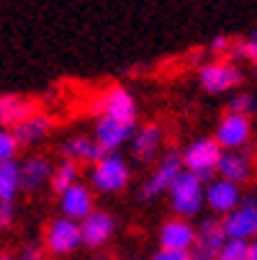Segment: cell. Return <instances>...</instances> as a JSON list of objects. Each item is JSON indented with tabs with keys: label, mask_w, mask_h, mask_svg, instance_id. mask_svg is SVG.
Masks as SVG:
<instances>
[{
	"label": "cell",
	"mask_w": 257,
	"mask_h": 260,
	"mask_svg": "<svg viewBox=\"0 0 257 260\" xmlns=\"http://www.w3.org/2000/svg\"><path fill=\"white\" fill-rule=\"evenodd\" d=\"M78 162H72V160H59L54 165V175H52V183H49V188L57 193V196H64L72 185H78Z\"/></svg>",
	"instance_id": "23"
},
{
	"label": "cell",
	"mask_w": 257,
	"mask_h": 260,
	"mask_svg": "<svg viewBox=\"0 0 257 260\" xmlns=\"http://www.w3.org/2000/svg\"><path fill=\"white\" fill-rule=\"evenodd\" d=\"M254 152H257V137H254Z\"/></svg>",
	"instance_id": "35"
},
{
	"label": "cell",
	"mask_w": 257,
	"mask_h": 260,
	"mask_svg": "<svg viewBox=\"0 0 257 260\" xmlns=\"http://www.w3.org/2000/svg\"><path fill=\"white\" fill-rule=\"evenodd\" d=\"M218 260H222V257H218Z\"/></svg>",
	"instance_id": "36"
},
{
	"label": "cell",
	"mask_w": 257,
	"mask_h": 260,
	"mask_svg": "<svg viewBox=\"0 0 257 260\" xmlns=\"http://www.w3.org/2000/svg\"><path fill=\"white\" fill-rule=\"evenodd\" d=\"M186 173L182 165V155L180 152H165L157 162V168L152 170V175L141 183L139 188V201H155L162 193H170V188L175 185V180Z\"/></svg>",
	"instance_id": "4"
},
{
	"label": "cell",
	"mask_w": 257,
	"mask_h": 260,
	"mask_svg": "<svg viewBox=\"0 0 257 260\" xmlns=\"http://www.w3.org/2000/svg\"><path fill=\"white\" fill-rule=\"evenodd\" d=\"M162 139H165V134H162V129L157 124H141L136 129L134 139H131V155H134V160H139V162L155 160L160 155V150H162Z\"/></svg>",
	"instance_id": "19"
},
{
	"label": "cell",
	"mask_w": 257,
	"mask_h": 260,
	"mask_svg": "<svg viewBox=\"0 0 257 260\" xmlns=\"http://www.w3.org/2000/svg\"><path fill=\"white\" fill-rule=\"evenodd\" d=\"M232 47H234V39L227 36V34H218V36H213V39L208 42V52L211 54H229Z\"/></svg>",
	"instance_id": "28"
},
{
	"label": "cell",
	"mask_w": 257,
	"mask_h": 260,
	"mask_svg": "<svg viewBox=\"0 0 257 260\" xmlns=\"http://www.w3.org/2000/svg\"><path fill=\"white\" fill-rule=\"evenodd\" d=\"M13 204H0V224L3 227H8L11 221H13Z\"/></svg>",
	"instance_id": "31"
},
{
	"label": "cell",
	"mask_w": 257,
	"mask_h": 260,
	"mask_svg": "<svg viewBox=\"0 0 257 260\" xmlns=\"http://www.w3.org/2000/svg\"><path fill=\"white\" fill-rule=\"evenodd\" d=\"M244 75L242 70L237 67V62L232 59H213V62H206L201 64L198 70V83L206 93H227L237 85H242Z\"/></svg>",
	"instance_id": "6"
},
{
	"label": "cell",
	"mask_w": 257,
	"mask_h": 260,
	"mask_svg": "<svg viewBox=\"0 0 257 260\" xmlns=\"http://www.w3.org/2000/svg\"><path fill=\"white\" fill-rule=\"evenodd\" d=\"M18 260H44V252H42V245L39 242H26L18 252Z\"/></svg>",
	"instance_id": "30"
},
{
	"label": "cell",
	"mask_w": 257,
	"mask_h": 260,
	"mask_svg": "<svg viewBox=\"0 0 257 260\" xmlns=\"http://www.w3.org/2000/svg\"><path fill=\"white\" fill-rule=\"evenodd\" d=\"M18 150H21V142L16 139V134L11 129L0 132V162L18 160Z\"/></svg>",
	"instance_id": "26"
},
{
	"label": "cell",
	"mask_w": 257,
	"mask_h": 260,
	"mask_svg": "<svg viewBox=\"0 0 257 260\" xmlns=\"http://www.w3.org/2000/svg\"><path fill=\"white\" fill-rule=\"evenodd\" d=\"M213 139L222 144V150H244L247 142L252 139V119L227 111L216 124Z\"/></svg>",
	"instance_id": "9"
},
{
	"label": "cell",
	"mask_w": 257,
	"mask_h": 260,
	"mask_svg": "<svg viewBox=\"0 0 257 260\" xmlns=\"http://www.w3.org/2000/svg\"><path fill=\"white\" fill-rule=\"evenodd\" d=\"M0 260H18L16 255H11V252H3V255H0Z\"/></svg>",
	"instance_id": "33"
},
{
	"label": "cell",
	"mask_w": 257,
	"mask_h": 260,
	"mask_svg": "<svg viewBox=\"0 0 257 260\" xmlns=\"http://www.w3.org/2000/svg\"><path fill=\"white\" fill-rule=\"evenodd\" d=\"M167 196H170V206L177 216H182V219L198 216L201 209L206 206V183L198 175L186 170L175 180V185L170 188Z\"/></svg>",
	"instance_id": "2"
},
{
	"label": "cell",
	"mask_w": 257,
	"mask_h": 260,
	"mask_svg": "<svg viewBox=\"0 0 257 260\" xmlns=\"http://www.w3.org/2000/svg\"><path fill=\"white\" fill-rule=\"evenodd\" d=\"M129 180H131L129 162L119 152H111L105 160H100L98 165L90 168V188L103 193V196L121 193L129 185Z\"/></svg>",
	"instance_id": "3"
},
{
	"label": "cell",
	"mask_w": 257,
	"mask_h": 260,
	"mask_svg": "<svg viewBox=\"0 0 257 260\" xmlns=\"http://www.w3.org/2000/svg\"><path fill=\"white\" fill-rule=\"evenodd\" d=\"M21 191V162H0V204H13Z\"/></svg>",
	"instance_id": "22"
},
{
	"label": "cell",
	"mask_w": 257,
	"mask_h": 260,
	"mask_svg": "<svg viewBox=\"0 0 257 260\" xmlns=\"http://www.w3.org/2000/svg\"><path fill=\"white\" fill-rule=\"evenodd\" d=\"M222 260H249V242L229 237L224 250H222Z\"/></svg>",
	"instance_id": "27"
},
{
	"label": "cell",
	"mask_w": 257,
	"mask_h": 260,
	"mask_svg": "<svg viewBox=\"0 0 257 260\" xmlns=\"http://www.w3.org/2000/svg\"><path fill=\"white\" fill-rule=\"evenodd\" d=\"M52 175H54V165H52L49 157H44V155H28L21 162V191L23 193L39 191L42 185L52 183Z\"/></svg>",
	"instance_id": "17"
},
{
	"label": "cell",
	"mask_w": 257,
	"mask_h": 260,
	"mask_svg": "<svg viewBox=\"0 0 257 260\" xmlns=\"http://www.w3.org/2000/svg\"><path fill=\"white\" fill-rule=\"evenodd\" d=\"M229 59L232 62H239V59L257 62V34H249V36H244V39L234 42V47L229 52Z\"/></svg>",
	"instance_id": "24"
},
{
	"label": "cell",
	"mask_w": 257,
	"mask_h": 260,
	"mask_svg": "<svg viewBox=\"0 0 257 260\" xmlns=\"http://www.w3.org/2000/svg\"><path fill=\"white\" fill-rule=\"evenodd\" d=\"M252 152L247 150H224L222 155V162H218V178H224V180H232L237 185L247 183L252 178Z\"/></svg>",
	"instance_id": "18"
},
{
	"label": "cell",
	"mask_w": 257,
	"mask_h": 260,
	"mask_svg": "<svg viewBox=\"0 0 257 260\" xmlns=\"http://www.w3.org/2000/svg\"><path fill=\"white\" fill-rule=\"evenodd\" d=\"M229 235L224 230L222 216H206L198 224V237L193 247V260H218Z\"/></svg>",
	"instance_id": "8"
},
{
	"label": "cell",
	"mask_w": 257,
	"mask_h": 260,
	"mask_svg": "<svg viewBox=\"0 0 257 260\" xmlns=\"http://www.w3.org/2000/svg\"><path fill=\"white\" fill-rule=\"evenodd\" d=\"M33 114H36V106L26 95L6 93L3 98H0V124H3L6 129H16L18 124H23Z\"/></svg>",
	"instance_id": "20"
},
{
	"label": "cell",
	"mask_w": 257,
	"mask_h": 260,
	"mask_svg": "<svg viewBox=\"0 0 257 260\" xmlns=\"http://www.w3.org/2000/svg\"><path fill=\"white\" fill-rule=\"evenodd\" d=\"M54 129V121L42 114V111H36V114L31 119H26L23 124H18L16 129H11L16 134V139L21 142V147H33V144H39L42 139H47Z\"/></svg>",
	"instance_id": "21"
},
{
	"label": "cell",
	"mask_w": 257,
	"mask_h": 260,
	"mask_svg": "<svg viewBox=\"0 0 257 260\" xmlns=\"http://www.w3.org/2000/svg\"><path fill=\"white\" fill-rule=\"evenodd\" d=\"M224 230L232 240H247L252 242L257 237V199L254 196H244L242 204L227 214L224 219Z\"/></svg>",
	"instance_id": "10"
},
{
	"label": "cell",
	"mask_w": 257,
	"mask_h": 260,
	"mask_svg": "<svg viewBox=\"0 0 257 260\" xmlns=\"http://www.w3.org/2000/svg\"><path fill=\"white\" fill-rule=\"evenodd\" d=\"M152 260H193V252H186V250H157L152 255Z\"/></svg>",
	"instance_id": "29"
},
{
	"label": "cell",
	"mask_w": 257,
	"mask_h": 260,
	"mask_svg": "<svg viewBox=\"0 0 257 260\" xmlns=\"http://www.w3.org/2000/svg\"><path fill=\"white\" fill-rule=\"evenodd\" d=\"M229 111H232V114H242V116H249L252 119V114L257 111V98L249 90H239L237 95H232Z\"/></svg>",
	"instance_id": "25"
},
{
	"label": "cell",
	"mask_w": 257,
	"mask_h": 260,
	"mask_svg": "<svg viewBox=\"0 0 257 260\" xmlns=\"http://www.w3.org/2000/svg\"><path fill=\"white\" fill-rule=\"evenodd\" d=\"M80 227H83L85 245L98 250V247H103L108 240L114 237V232H116V216L111 211H105V209H95L88 219L80 221Z\"/></svg>",
	"instance_id": "15"
},
{
	"label": "cell",
	"mask_w": 257,
	"mask_h": 260,
	"mask_svg": "<svg viewBox=\"0 0 257 260\" xmlns=\"http://www.w3.org/2000/svg\"><path fill=\"white\" fill-rule=\"evenodd\" d=\"M180 155H182V165H186V170L193 173V175H198L206 185L218 178L216 170H218V162H222L224 150H222V144H218L213 137H198V139H193Z\"/></svg>",
	"instance_id": "1"
},
{
	"label": "cell",
	"mask_w": 257,
	"mask_h": 260,
	"mask_svg": "<svg viewBox=\"0 0 257 260\" xmlns=\"http://www.w3.org/2000/svg\"><path fill=\"white\" fill-rule=\"evenodd\" d=\"M136 124H126V121H119V119H111V116H98L95 119V129H93V137L100 147H105L108 152H116L121 147L136 134Z\"/></svg>",
	"instance_id": "12"
},
{
	"label": "cell",
	"mask_w": 257,
	"mask_h": 260,
	"mask_svg": "<svg viewBox=\"0 0 257 260\" xmlns=\"http://www.w3.org/2000/svg\"><path fill=\"white\" fill-rule=\"evenodd\" d=\"M249 260H257V237L249 242Z\"/></svg>",
	"instance_id": "32"
},
{
	"label": "cell",
	"mask_w": 257,
	"mask_h": 260,
	"mask_svg": "<svg viewBox=\"0 0 257 260\" xmlns=\"http://www.w3.org/2000/svg\"><path fill=\"white\" fill-rule=\"evenodd\" d=\"M254 78H257V62H254Z\"/></svg>",
	"instance_id": "34"
},
{
	"label": "cell",
	"mask_w": 257,
	"mask_h": 260,
	"mask_svg": "<svg viewBox=\"0 0 257 260\" xmlns=\"http://www.w3.org/2000/svg\"><path fill=\"white\" fill-rule=\"evenodd\" d=\"M90 111L95 116H111V119H119V121H126V124H136V101L126 88H119V85L100 93L93 101Z\"/></svg>",
	"instance_id": "7"
},
{
	"label": "cell",
	"mask_w": 257,
	"mask_h": 260,
	"mask_svg": "<svg viewBox=\"0 0 257 260\" xmlns=\"http://www.w3.org/2000/svg\"><path fill=\"white\" fill-rule=\"evenodd\" d=\"M80 245H85L83 240V227H80V221L75 219H67V216H54L49 221V227L44 232V247L52 252V255H69V252H75Z\"/></svg>",
	"instance_id": "5"
},
{
	"label": "cell",
	"mask_w": 257,
	"mask_h": 260,
	"mask_svg": "<svg viewBox=\"0 0 257 260\" xmlns=\"http://www.w3.org/2000/svg\"><path fill=\"white\" fill-rule=\"evenodd\" d=\"M196 237H198V227H193L191 219H182V216H172V219L162 221L160 232H157V240H160L162 250H186V252H193Z\"/></svg>",
	"instance_id": "11"
},
{
	"label": "cell",
	"mask_w": 257,
	"mask_h": 260,
	"mask_svg": "<svg viewBox=\"0 0 257 260\" xmlns=\"http://www.w3.org/2000/svg\"><path fill=\"white\" fill-rule=\"evenodd\" d=\"M59 211H62V216L75 219V221L88 219V216L95 211L93 188H90V185H85V183L72 185V188H69L64 196H59Z\"/></svg>",
	"instance_id": "16"
},
{
	"label": "cell",
	"mask_w": 257,
	"mask_h": 260,
	"mask_svg": "<svg viewBox=\"0 0 257 260\" xmlns=\"http://www.w3.org/2000/svg\"><path fill=\"white\" fill-rule=\"evenodd\" d=\"M108 152L105 147H100L95 142V137H88V134H75L69 137L64 144H62V160H72V162H85V165H98L100 160H105Z\"/></svg>",
	"instance_id": "14"
},
{
	"label": "cell",
	"mask_w": 257,
	"mask_h": 260,
	"mask_svg": "<svg viewBox=\"0 0 257 260\" xmlns=\"http://www.w3.org/2000/svg\"><path fill=\"white\" fill-rule=\"evenodd\" d=\"M242 191L239 185L232 183V180H224V178H216L206 185V206L213 211V216H227L232 214L239 204H242Z\"/></svg>",
	"instance_id": "13"
}]
</instances>
